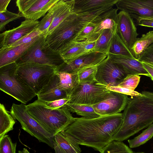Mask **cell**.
<instances>
[{
  "label": "cell",
  "mask_w": 153,
  "mask_h": 153,
  "mask_svg": "<svg viewBox=\"0 0 153 153\" xmlns=\"http://www.w3.org/2000/svg\"><path fill=\"white\" fill-rule=\"evenodd\" d=\"M123 122L120 113L92 119L76 117L64 131L74 136L79 145L100 152L113 141Z\"/></svg>",
  "instance_id": "1"
},
{
  "label": "cell",
  "mask_w": 153,
  "mask_h": 153,
  "mask_svg": "<svg viewBox=\"0 0 153 153\" xmlns=\"http://www.w3.org/2000/svg\"><path fill=\"white\" fill-rule=\"evenodd\" d=\"M141 93V96L129 98L123 113L122 124L113 141H122L153 123V92Z\"/></svg>",
  "instance_id": "2"
},
{
  "label": "cell",
  "mask_w": 153,
  "mask_h": 153,
  "mask_svg": "<svg viewBox=\"0 0 153 153\" xmlns=\"http://www.w3.org/2000/svg\"><path fill=\"white\" fill-rule=\"evenodd\" d=\"M26 108L29 114L54 136L64 131L75 118L65 106L54 109L47 108L38 100Z\"/></svg>",
  "instance_id": "3"
},
{
  "label": "cell",
  "mask_w": 153,
  "mask_h": 153,
  "mask_svg": "<svg viewBox=\"0 0 153 153\" xmlns=\"http://www.w3.org/2000/svg\"><path fill=\"white\" fill-rule=\"evenodd\" d=\"M17 66L14 62L0 67V89L25 104L37 95L18 78Z\"/></svg>",
  "instance_id": "4"
},
{
  "label": "cell",
  "mask_w": 153,
  "mask_h": 153,
  "mask_svg": "<svg viewBox=\"0 0 153 153\" xmlns=\"http://www.w3.org/2000/svg\"><path fill=\"white\" fill-rule=\"evenodd\" d=\"M56 68L37 63H25L18 65L16 74L37 95L56 74Z\"/></svg>",
  "instance_id": "5"
},
{
  "label": "cell",
  "mask_w": 153,
  "mask_h": 153,
  "mask_svg": "<svg viewBox=\"0 0 153 153\" xmlns=\"http://www.w3.org/2000/svg\"><path fill=\"white\" fill-rule=\"evenodd\" d=\"M43 34L16 62L17 65L33 62L56 68L64 61L59 51L53 49L45 41Z\"/></svg>",
  "instance_id": "6"
},
{
  "label": "cell",
  "mask_w": 153,
  "mask_h": 153,
  "mask_svg": "<svg viewBox=\"0 0 153 153\" xmlns=\"http://www.w3.org/2000/svg\"><path fill=\"white\" fill-rule=\"evenodd\" d=\"M78 15L73 13L64 20L50 35L45 41L53 50L59 51L72 41L76 34L85 26Z\"/></svg>",
  "instance_id": "7"
},
{
  "label": "cell",
  "mask_w": 153,
  "mask_h": 153,
  "mask_svg": "<svg viewBox=\"0 0 153 153\" xmlns=\"http://www.w3.org/2000/svg\"><path fill=\"white\" fill-rule=\"evenodd\" d=\"M10 113L20 123L23 130L39 142L44 143L53 149L54 136L29 114L25 104L13 103Z\"/></svg>",
  "instance_id": "8"
},
{
  "label": "cell",
  "mask_w": 153,
  "mask_h": 153,
  "mask_svg": "<svg viewBox=\"0 0 153 153\" xmlns=\"http://www.w3.org/2000/svg\"><path fill=\"white\" fill-rule=\"evenodd\" d=\"M111 92L97 82L80 84L73 89L68 102L93 105L106 99Z\"/></svg>",
  "instance_id": "9"
},
{
  "label": "cell",
  "mask_w": 153,
  "mask_h": 153,
  "mask_svg": "<svg viewBox=\"0 0 153 153\" xmlns=\"http://www.w3.org/2000/svg\"><path fill=\"white\" fill-rule=\"evenodd\" d=\"M59 0H17L19 14L26 19L34 21L44 16Z\"/></svg>",
  "instance_id": "10"
},
{
  "label": "cell",
  "mask_w": 153,
  "mask_h": 153,
  "mask_svg": "<svg viewBox=\"0 0 153 153\" xmlns=\"http://www.w3.org/2000/svg\"><path fill=\"white\" fill-rule=\"evenodd\" d=\"M128 75L111 60L108 55L97 66L96 76L97 82L107 86L117 85Z\"/></svg>",
  "instance_id": "11"
},
{
  "label": "cell",
  "mask_w": 153,
  "mask_h": 153,
  "mask_svg": "<svg viewBox=\"0 0 153 153\" xmlns=\"http://www.w3.org/2000/svg\"><path fill=\"white\" fill-rule=\"evenodd\" d=\"M108 56L106 54L94 52L87 53L71 62H64L56 68V71L74 74L88 68L97 66Z\"/></svg>",
  "instance_id": "12"
},
{
  "label": "cell",
  "mask_w": 153,
  "mask_h": 153,
  "mask_svg": "<svg viewBox=\"0 0 153 153\" xmlns=\"http://www.w3.org/2000/svg\"><path fill=\"white\" fill-rule=\"evenodd\" d=\"M129 100L126 95L111 91L106 99L92 106L100 116L111 115L124 110Z\"/></svg>",
  "instance_id": "13"
},
{
  "label": "cell",
  "mask_w": 153,
  "mask_h": 153,
  "mask_svg": "<svg viewBox=\"0 0 153 153\" xmlns=\"http://www.w3.org/2000/svg\"><path fill=\"white\" fill-rule=\"evenodd\" d=\"M117 33L130 49L139 35L131 16L128 13L120 11L117 14Z\"/></svg>",
  "instance_id": "14"
},
{
  "label": "cell",
  "mask_w": 153,
  "mask_h": 153,
  "mask_svg": "<svg viewBox=\"0 0 153 153\" xmlns=\"http://www.w3.org/2000/svg\"><path fill=\"white\" fill-rule=\"evenodd\" d=\"M39 22L26 19L18 27L0 34V48L7 47L37 28Z\"/></svg>",
  "instance_id": "15"
},
{
  "label": "cell",
  "mask_w": 153,
  "mask_h": 153,
  "mask_svg": "<svg viewBox=\"0 0 153 153\" xmlns=\"http://www.w3.org/2000/svg\"><path fill=\"white\" fill-rule=\"evenodd\" d=\"M117 8L142 17H153V0H118Z\"/></svg>",
  "instance_id": "16"
},
{
  "label": "cell",
  "mask_w": 153,
  "mask_h": 153,
  "mask_svg": "<svg viewBox=\"0 0 153 153\" xmlns=\"http://www.w3.org/2000/svg\"><path fill=\"white\" fill-rule=\"evenodd\" d=\"M114 63L127 74H136L149 76L141 62L135 58L120 55H108Z\"/></svg>",
  "instance_id": "17"
},
{
  "label": "cell",
  "mask_w": 153,
  "mask_h": 153,
  "mask_svg": "<svg viewBox=\"0 0 153 153\" xmlns=\"http://www.w3.org/2000/svg\"><path fill=\"white\" fill-rule=\"evenodd\" d=\"M55 153H80L81 150L75 138L64 131L54 136Z\"/></svg>",
  "instance_id": "18"
},
{
  "label": "cell",
  "mask_w": 153,
  "mask_h": 153,
  "mask_svg": "<svg viewBox=\"0 0 153 153\" xmlns=\"http://www.w3.org/2000/svg\"><path fill=\"white\" fill-rule=\"evenodd\" d=\"M59 78L56 73L37 94L38 100L43 102H49L69 98L65 91L59 88Z\"/></svg>",
  "instance_id": "19"
},
{
  "label": "cell",
  "mask_w": 153,
  "mask_h": 153,
  "mask_svg": "<svg viewBox=\"0 0 153 153\" xmlns=\"http://www.w3.org/2000/svg\"><path fill=\"white\" fill-rule=\"evenodd\" d=\"M118 0H75L74 13L76 14L90 13L104 8H111Z\"/></svg>",
  "instance_id": "20"
},
{
  "label": "cell",
  "mask_w": 153,
  "mask_h": 153,
  "mask_svg": "<svg viewBox=\"0 0 153 153\" xmlns=\"http://www.w3.org/2000/svg\"><path fill=\"white\" fill-rule=\"evenodd\" d=\"M74 3L75 0H59L55 4L53 18L45 37L51 34L64 20L74 13Z\"/></svg>",
  "instance_id": "21"
},
{
  "label": "cell",
  "mask_w": 153,
  "mask_h": 153,
  "mask_svg": "<svg viewBox=\"0 0 153 153\" xmlns=\"http://www.w3.org/2000/svg\"><path fill=\"white\" fill-rule=\"evenodd\" d=\"M40 36L27 43L0 48V67L16 62Z\"/></svg>",
  "instance_id": "22"
},
{
  "label": "cell",
  "mask_w": 153,
  "mask_h": 153,
  "mask_svg": "<svg viewBox=\"0 0 153 153\" xmlns=\"http://www.w3.org/2000/svg\"><path fill=\"white\" fill-rule=\"evenodd\" d=\"M65 62H71L85 54L87 53L80 42L71 41L59 51Z\"/></svg>",
  "instance_id": "23"
},
{
  "label": "cell",
  "mask_w": 153,
  "mask_h": 153,
  "mask_svg": "<svg viewBox=\"0 0 153 153\" xmlns=\"http://www.w3.org/2000/svg\"><path fill=\"white\" fill-rule=\"evenodd\" d=\"M153 43V30H150L137 38L130 50L134 58L137 59Z\"/></svg>",
  "instance_id": "24"
},
{
  "label": "cell",
  "mask_w": 153,
  "mask_h": 153,
  "mask_svg": "<svg viewBox=\"0 0 153 153\" xmlns=\"http://www.w3.org/2000/svg\"><path fill=\"white\" fill-rule=\"evenodd\" d=\"M118 10L117 8H114L109 14L96 25L94 33H100L105 29H109L114 33H117Z\"/></svg>",
  "instance_id": "25"
},
{
  "label": "cell",
  "mask_w": 153,
  "mask_h": 153,
  "mask_svg": "<svg viewBox=\"0 0 153 153\" xmlns=\"http://www.w3.org/2000/svg\"><path fill=\"white\" fill-rule=\"evenodd\" d=\"M70 112L88 119L97 118L100 116L97 113L92 105L67 102L64 106Z\"/></svg>",
  "instance_id": "26"
},
{
  "label": "cell",
  "mask_w": 153,
  "mask_h": 153,
  "mask_svg": "<svg viewBox=\"0 0 153 153\" xmlns=\"http://www.w3.org/2000/svg\"><path fill=\"white\" fill-rule=\"evenodd\" d=\"M108 54L123 56L134 58L130 49L122 40L117 33H114L112 39L109 50Z\"/></svg>",
  "instance_id": "27"
},
{
  "label": "cell",
  "mask_w": 153,
  "mask_h": 153,
  "mask_svg": "<svg viewBox=\"0 0 153 153\" xmlns=\"http://www.w3.org/2000/svg\"><path fill=\"white\" fill-rule=\"evenodd\" d=\"M114 33L109 29L103 30L96 41L94 52L108 55L111 42Z\"/></svg>",
  "instance_id": "28"
},
{
  "label": "cell",
  "mask_w": 153,
  "mask_h": 153,
  "mask_svg": "<svg viewBox=\"0 0 153 153\" xmlns=\"http://www.w3.org/2000/svg\"><path fill=\"white\" fill-rule=\"evenodd\" d=\"M15 119L7 111L3 104H0V138L13 129Z\"/></svg>",
  "instance_id": "29"
},
{
  "label": "cell",
  "mask_w": 153,
  "mask_h": 153,
  "mask_svg": "<svg viewBox=\"0 0 153 153\" xmlns=\"http://www.w3.org/2000/svg\"><path fill=\"white\" fill-rule=\"evenodd\" d=\"M97 66L88 68L73 74L76 85L80 84L91 83L97 82L96 76Z\"/></svg>",
  "instance_id": "30"
},
{
  "label": "cell",
  "mask_w": 153,
  "mask_h": 153,
  "mask_svg": "<svg viewBox=\"0 0 153 153\" xmlns=\"http://www.w3.org/2000/svg\"><path fill=\"white\" fill-rule=\"evenodd\" d=\"M95 25L88 23L76 34L72 41L77 42L96 41L100 33H94Z\"/></svg>",
  "instance_id": "31"
},
{
  "label": "cell",
  "mask_w": 153,
  "mask_h": 153,
  "mask_svg": "<svg viewBox=\"0 0 153 153\" xmlns=\"http://www.w3.org/2000/svg\"><path fill=\"white\" fill-rule=\"evenodd\" d=\"M59 78L58 88L65 91L68 97L74 88L77 85L73 74L64 72H56Z\"/></svg>",
  "instance_id": "32"
},
{
  "label": "cell",
  "mask_w": 153,
  "mask_h": 153,
  "mask_svg": "<svg viewBox=\"0 0 153 153\" xmlns=\"http://www.w3.org/2000/svg\"><path fill=\"white\" fill-rule=\"evenodd\" d=\"M153 136V124L143 131L140 134L133 139L128 140L130 148L137 147L144 144Z\"/></svg>",
  "instance_id": "33"
},
{
  "label": "cell",
  "mask_w": 153,
  "mask_h": 153,
  "mask_svg": "<svg viewBox=\"0 0 153 153\" xmlns=\"http://www.w3.org/2000/svg\"><path fill=\"white\" fill-rule=\"evenodd\" d=\"M100 153H134L122 141H112L104 147Z\"/></svg>",
  "instance_id": "34"
},
{
  "label": "cell",
  "mask_w": 153,
  "mask_h": 153,
  "mask_svg": "<svg viewBox=\"0 0 153 153\" xmlns=\"http://www.w3.org/2000/svg\"><path fill=\"white\" fill-rule=\"evenodd\" d=\"M55 4L48 11V13L39 22L37 28L43 33L45 37L53 18L55 8Z\"/></svg>",
  "instance_id": "35"
},
{
  "label": "cell",
  "mask_w": 153,
  "mask_h": 153,
  "mask_svg": "<svg viewBox=\"0 0 153 153\" xmlns=\"http://www.w3.org/2000/svg\"><path fill=\"white\" fill-rule=\"evenodd\" d=\"M16 143H13L8 135L0 138V153H16Z\"/></svg>",
  "instance_id": "36"
},
{
  "label": "cell",
  "mask_w": 153,
  "mask_h": 153,
  "mask_svg": "<svg viewBox=\"0 0 153 153\" xmlns=\"http://www.w3.org/2000/svg\"><path fill=\"white\" fill-rule=\"evenodd\" d=\"M140 78L139 75L128 74L117 85L134 91L139 83Z\"/></svg>",
  "instance_id": "37"
},
{
  "label": "cell",
  "mask_w": 153,
  "mask_h": 153,
  "mask_svg": "<svg viewBox=\"0 0 153 153\" xmlns=\"http://www.w3.org/2000/svg\"><path fill=\"white\" fill-rule=\"evenodd\" d=\"M22 17L19 13H16L7 10L0 13V31H1L5 25L10 22L20 18Z\"/></svg>",
  "instance_id": "38"
},
{
  "label": "cell",
  "mask_w": 153,
  "mask_h": 153,
  "mask_svg": "<svg viewBox=\"0 0 153 153\" xmlns=\"http://www.w3.org/2000/svg\"><path fill=\"white\" fill-rule=\"evenodd\" d=\"M43 34L42 32L36 28L17 41L6 47H13L30 42L34 39Z\"/></svg>",
  "instance_id": "39"
},
{
  "label": "cell",
  "mask_w": 153,
  "mask_h": 153,
  "mask_svg": "<svg viewBox=\"0 0 153 153\" xmlns=\"http://www.w3.org/2000/svg\"><path fill=\"white\" fill-rule=\"evenodd\" d=\"M107 88L111 91L115 92L121 94L131 96H138L142 95L141 93L132 90L119 85L113 86H107Z\"/></svg>",
  "instance_id": "40"
},
{
  "label": "cell",
  "mask_w": 153,
  "mask_h": 153,
  "mask_svg": "<svg viewBox=\"0 0 153 153\" xmlns=\"http://www.w3.org/2000/svg\"><path fill=\"white\" fill-rule=\"evenodd\" d=\"M139 61L153 65V43L137 59Z\"/></svg>",
  "instance_id": "41"
},
{
  "label": "cell",
  "mask_w": 153,
  "mask_h": 153,
  "mask_svg": "<svg viewBox=\"0 0 153 153\" xmlns=\"http://www.w3.org/2000/svg\"><path fill=\"white\" fill-rule=\"evenodd\" d=\"M69 98L61 99L54 101L43 102L45 107L48 108L57 109L61 108L65 105L69 101Z\"/></svg>",
  "instance_id": "42"
},
{
  "label": "cell",
  "mask_w": 153,
  "mask_h": 153,
  "mask_svg": "<svg viewBox=\"0 0 153 153\" xmlns=\"http://www.w3.org/2000/svg\"><path fill=\"white\" fill-rule=\"evenodd\" d=\"M131 16L137 19L138 25L144 27H153V20L143 19L134 16Z\"/></svg>",
  "instance_id": "43"
},
{
  "label": "cell",
  "mask_w": 153,
  "mask_h": 153,
  "mask_svg": "<svg viewBox=\"0 0 153 153\" xmlns=\"http://www.w3.org/2000/svg\"><path fill=\"white\" fill-rule=\"evenodd\" d=\"M96 41L84 42L80 43L85 52L88 53L94 52Z\"/></svg>",
  "instance_id": "44"
},
{
  "label": "cell",
  "mask_w": 153,
  "mask_h": 153,
  "mask_svg": "<svg viewBox=\"0 0 153 153\" xmlns=\"http://www.w3.org/2000/svg\"><path fill=\"white\" fill-rule=\"evenodd\" d=\"M141 62L144 68L148 73L149 77L153 81V65L144 62Z\"/></svg>",
  "instance_id": "45"
},
{
  "label": "cell",
  "mask_w": 153,
  "mask_h": 153,
  "mask_svg": "<svg viewBox=\"0 0 153 153\" xmlns=\"http://www.w3.org/2000/svg\"><path fill=\"white\" fill-rule=\"evenodd\" d=\"M10 1V0H0V13L7 10V7Z\"/></svg>",
  "instance_id": "46"
},
{
  "label": "cell",
  "mask_w": 153,
  "mask_h": 153,
  "mask_svg": "<svg viewBox=\"0 0 153 153\" xmlns=\"http://www.w3.org/2000/svg\"><path fill=\"white\" fill-rule=\"evenodd\" d=\"M19 153H30L27 149L24 148L22 150L19 151Z\"/></svg>",
  "instance_id": "47"
},
{
  "label": "cell",
  "mask_w": 153,
  "mask_h": 153,
  "mask_svg": "<svg viewBox=\"0 0 153 153\" xmlns=\"http://www.w3.org/2000/svg\"><path fill=\"white\" fill-rule=\"evenodd\" d=\"M138 17H139V16H138ZM140 17L141 18L143 19L153 20V17Z\"/></svg>",
  "instance_id": "48"
},
{
  "label": "cell",
  "mask_w": 153,
  "mask_h": 153,
  "mask_svg": "<svg viewBox=\"0 0 153 153\" xmlns=\"http://www.w3.org/2000/svg\"><path fill=\"white\" fill-rule=\"evenodd\" d=\"M135 153H145L143 152H136Z\"/></svg>",
  "instance_id": "49"
},
{
  "label": "cell",
  "mask_w": 153,
  "mask_h": 153,
  "mask_svg": "<svg viewBox=\"0 0 153 153\" xmlns=\"http://www.w3.org/2000/svg\"><path fill=\"white\" fill-rule=\"evenodd\" d=\"M51 153V152H49V153Z\"/></svg>",
  "instance_id": "50"
}]
</instances>
